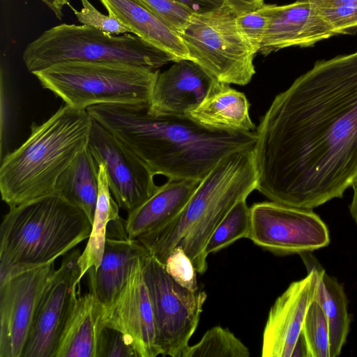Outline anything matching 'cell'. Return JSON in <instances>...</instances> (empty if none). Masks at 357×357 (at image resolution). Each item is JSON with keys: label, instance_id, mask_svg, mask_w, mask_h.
Returning <instances> with one entry per match:
<instances>
[{"label": "cell", "instance_id": "37", "mask_svg": "<svg viewBox=\"0 0 357 357\" xmlns=\"http://www.w3.org/2000/svg\"><path fill=\"white\" fill-rule=\"evenodd\" d=\"M43 1L54 14L56 17L61 20L63 16V10L65 6H70V0H40Z\"/></svg>", "mask_w": 357, "mask_h": 357}, {"label": "cell", "instance_id": "24", "mask_svg": "<svg viewBox=\"0 0 357 357\" xmlns=\"http://www.w3.org/2000/svg\"><path fill=\"white\" fill-rule=\"evenodd\" d=\"M314 264L318 275L315 300L321 304L328 319L330 357H337L340 355L350 331L348 300L343 284L329 275L314 257Z\"/></svg>", "mask_w": 357, "mask_h": 357}, {"label": "cell", "instance_id": "18", "mask_svg": "<svg viewBox=\"0 0 357 357\" xmlns=\"http://www.w3.org/2000/svg\"><path fill=\"white\" fill-rule=\"evenodd\" d=\"M147 251L137 238H130L126 219L119 216L110 221L100 264L86 273L90 291L105 306L110 305L125 284L135 259Z\"/></svg>", "mask_w": 357, "mask_h": 357}, {"label": "cell", "instance_id": "34", "mask_svg": "<svg viewBox=\"0 0 357 357\" xmlns=\"http://www.w3.org/2000/svg\"><path fill=\"white\" fill-rule=\"evenodd\" d=\"M97 357H137V355L121 332L105 326L100 336Z\"/></svg>", "mask_w": 357, "mask_h": 357}, {"label": "cell", "instance_id": "10", "mask_svg": "<svg viewBox=\"0 0 357 357\" xmlns=\"http://www.w3.org/2000/svg\"><path fill=\"white\" fill-rule=\"evenodd\" d=\"M248 238L277 255L312 252L328 246V227L312 209L292 207L272 201L250 207Z\"/></svg>", "mask_w": 357, "mask_h": 357}, {"label": "cell", "instance_id": "3", "mask_svg": "<svg viewBox=\"0 0 357 357\" xmlns=\"http://www.w3.org/2000/svg\"><path fill=\"white\" fill-rule=\"evenodd\" d=\"M256 188L253 149L232 153L199 183L176 216L137 239L162 265L172 250L181 246L197 273L203 274L207 269L206 247L213 231L231 208Z\"/></svg>", "mask_w": 357, "mask_h": 357}, {"label": "cell", "instance_id": "25", "mask_svg": "<svg viewBox=\"0 0 357 357\" xmlns=\"http://www.w3.org/2000/svg\"><path fill=\"white\" fill-rule=\"evenodd\" d=\"M98 165V195L91 231L78 259L81 280L91 267L97 269L100 266L108 224L120 216L119 206L109 189L105 167L102 163Z\"/></svg>", "mask_w": 357, "mask_h": 357}, {"label": "cell", "instance_id": "32", "mask_svg": "<svg viewBox=\"0 0 357 357\" xmlns=\"http://www.w3.org/2000/svg\"><path fill=\"white\" fill-rule=\"evenodd\" d=\"M79 10L69 6L77 20L83 25L90 26L111 35L130 33L120 21L109 15H105L97 10L89 0H80Z\"/></svg>", "mask_w": 357, "mask_h": 357}, {"label": "cell", "instance_id": "38", "mask_svg": "<svg viewBox=\"0 0 357 357\" xmlns=\"http://www.w3.org/2000/svg\"><path fill=\"white\" fill-rule=\"evenodd\" d=\"M318 6H330L349 3H357V0H308Z\"/></svg>", "mask_w": 357, "mask_h": 357}, {"label": "cell", "instance_id": "30", "mask_svg": "<svg viewBox=\"0 0 357 357\" xmlns=\"http://www.w3.org/2000/svg\"><path fill=\"white\" fill-rule=\"evenodd\" d=\"M271 15V4H264L256 10L236 17L241 31L257 53L268 29Z\"/></svg>", "mask_w": 357, "mask_h": 357}, {"label": "cell", "instance_id": "36", "mask_svg": "<svg viewBox=\"0 0 357 357\" xmlns=\"http://www.w3.org/2000/svg\"><path fill=\"white\" fill-rule=\"evenodd\" d=\"M185 4L193 12L199 13L218 7L223 3L219 0H176Z\"/></svg>", "mask_w": 357, "mask_h": 357}, {"label": "cell", "instance_id": "35", "mask_svg": "<svg viewBox=\"0 0 357 357\" xmlns=\"http://www.w3.org/2000/svg\"><path fill=\"white\" fill-rule=\"evenodd\" d=\"M227 3L237 16L252 11L264 4V0H219Z\"/></svg>", "mask_w": 357, "mask_h": 357}, {"label": "cell", "instance_id": "27", "mask_svg": "<svg viewBox=\"0 0 357 357\" xmlns=\"http://www.w3.org/2000/svg\"><path fill=\"white\" fill-rule=\"evenodd\" d=\"M251 226L250 208L246 199H242L231 208L213 231L206 247V254L216 252L240 238H248Z\"/></svg>", "mask_w": 357, "mask_h": 357}, {"label": "cell", "instance_id": "11", "mask_svg": "<svg viewBox=\"0 0 357 357\" xmlns=\"http://www.w3.org/2000/svg\"><path fill=\"white\" fill-rule=\"evenodd\" d=\"M79 249L63 255L47 281L22 357H54L68 318L79 296Z\"/></svg>", "mask_w": 357, "mask_h": 357}, {"label": "cell", "instance_id": "1", "mask_svg": "<svg viewBox=\"0 0 357 357\" xmlns=\"http://www.w3.org/2000/svg\"><path fill=\"white\" fill-rule=\"evenodd\" d=\"M253 148L257 188L313 209L357 183V50L317 61L278 94Z\"/></svg>", "mask_w": 357, "mask_h": 357}, {"label": "cell", "instance_id": "19", "mask_svg": "<svg viewBox=\"0 0 357 357\" xmlns=\"http://www.w3.org/2000/svg\"><path fill=\"white\" fill-rule=\"evenodd\" d=\"M108 15L144 40L170 55L174 62L190 60L181 37L146 8L138 0H100Z\"/></svg>", "mask_w": 357, "mask_h": 357}, {"label": "cell", "instance_id": "39", "mask_svg": "<svg viewBox=\"0 0 357 357\" xmlns=\"http://www.w3.org/2000/svg\"><path fill=\"white\" fill-rule=\"evenodd\" d=\"M349 209L352 219L357 225V183L354 187V195Z\"/></svg>", "mask_w": 357, "mask_h": 357}, {"label": "cell", "instance_id": "13", "mask_svg": "<svg viewBox=\"0 0 357 357\" xmlns=\"http://www.w3.org/2000/svg\"><path fill=\"white\" fill-rule=\"evenodd\" d=\"M54 261L0 282V357H22Z\"/></svg>", "mask_w": 357, "mask_h": 357}, {"label": "cell", "instance_id": "15", "mask_svg": "<svg viewBox=\"0 0 357 357\" xmlns=\"http://www.w3.org/2000/svg\"><path fill=\"white\" fill-rule=\"evenodd\" d=\"M307 275L291 282L271 306L262 340L263 357H291L310 303L315 300L318 275L310 252L299 255Z\"/></svg>", "mask_w": 357, "mask_h": 357}, {"label": "cell", "instance_id": "8", "mask_svg": "<svg viewBox=\"0 0 357 357\" xmlns=\"http://www.w3.org/2000/svg\"><path fill=\"white\" fill-rule=\"evenodd\" d=\"M236 17L226 3L194 12L181 36L190 61L218 82L244 86L256 73L257 52L241 31Z\"/></svg>", "mask_w": 357, "mask_h": 357}, {"label": "cell", "instance_id": "29", "mask_svg": "<svg viewBox=\"0 0 357 357\" xmlns=\"http://www.w3.org/2000/svg\"><path fill=\"white\" fill-rule=\"evenodd\" d=\"M146 8L180 35L194 13L176 0H138Z\"/></svg>", "mask_w": 357, "mask_h": 357}, {"label": "cell", "instance_id": "5", "mask_svg": "<svg viewBox=\"0 0 357 357\" xmlns=\"http://www.w3.org/2000/svg\"><path fill=\"white\" fill-rule=\"evenodd\" d=\"M92 223L53 194L10 208L0 226V282L49 264L88 239Z\"/></svg>", "mask_w": 357, "mask_h": 357}, {"label": "cell", "instance_id": "26", "mask_svg": "<svg viewBox=\"0 0 357 357\" xmlns=\"http://www.w3.org/2000/svg\"><path fill=\"white\" fill-rule=\"evenodd\" d=\"M248 348L228 328L217 326L208 330L201 340L188 346L181 357H248Z\"/></svg>", "mask_w": 357, "mask_h": 357}, {"label": "cell", "instance_id": "16", "mask_svg": "<svg viewBox=\"0 0 357 357\" xmlns=\"http://www.w3.org/2000/svg\"><path fill=\"white\" fill-rule=\"evenodd\" d=\"M336 35L313 2L271 4L270 25L259 52L267 56L286 47H310Z\"/></svg>", "mask_w": 357, "mask_h": 357}, {"label": "cell", "instance_id": "33", "mask_svg": "<svg viewBox=\"0 0 357 357\" xmlns=\"http://www.w3.org/2000/svg\"><path fill=\"white\" fill-rule=\"evenodd\" d=\"M317 6L337 35L357 33V3Z\"/></svg>", "mask_w": 357, "mask_h": 357}, {"label": "cell", "instance_id": "28", "mask_svg": "<svg viewBox=\"0 0 357 357\" xmlns=\"http://www.w3.org/2000/svg\"><path fill=\"white\" fill-rule=\"evenodd\" d=\"M301 334L307 357H330L328 319L317 300L313 301L307 309Z\"/></svg>", "mask_w": 357, "mask_h": 357}, {"label": "cell", "instance_id": "22", "mask_svg": "<svg viewBox=\"0 0 357 357\" xmlns=\"http://www.w3.org/2000/svg\"><path fill=\"white\" fill-rule=\"evenodd\" d=\"M229 84L216 81L202 102L188 116L208 128L229 132H255L245 95Z\"/></svg>", "mask_w": 357, "mask_h": 357}, {"label": "cell", "instance_id": "23", "mask_svg": "<svg viewBox=\"0 0 357 357\" xmlns=\"http://www.w3.org/2000/svg\"><path fill=\"white\" fill-rule=\"evenodd\" d=\"M99 165L89 147L59 178L54 194L81 208L93 222L98 195Z\"/></svg>", "mask_w": 357, "mask_h": 357}, {"label": "cell", "instance_id": "14", "mask_svg": "<svg viewBox=\"0 0 357 357\" xmlns=\"http://www.w3.org/2000/svg\"><path fill=\"white\" fill-rule=\"evenodd\" d=\"M137 257L127 280L113 302L105 307L106 326L121 332L137 357L161 355L155 319L144 277V259Z\"/></svg>", "mask_w": 357, "mask_h": 357}, {"label": "cell", "instance_id": "4", "mask_svg": "<svg viewBox=\"0 0 357 357\" xmlns=\"http://www.w3.org/2000/svg\"><path fill=\"white\" fill-rule=\"evenodd\" d=\"M93 119L86 109L65 104L26 140L1 160L0 192L9 206L54 194L66 169L89 144Z\"/></svg>", "mask_w": 357, "mask_h": 357}, {"label": "cell", "instance_id": "12", "mask_svg": "<svg viewBox=\"0 0 357 357\" xmlns=\"http://www.w3.org/2000/svg\"><path fill=\"white\" fill-rule=\"evenodd\" d=\"M88 147L105 167L111 193L119 208L130 212L156 190L154 174L115 135L93 119Z\"/></svg>", "mask_w": 357, "mask_h": 357}, {"label": "cell", "instance_id": "31", "mask_svg": "<svg viewBox=\"0 0 357 357\" xmlns=\"http://www.w3.org/2000/svg\"><path fill=\"white\" fill-rule=\"evenodd\" d=\"M164 267L180 285L191 291L199 289L197 273L192 261L181 246H176L167 258Z\"/></svg>", "mask_w": 357, "mask_h": 357}, {"label": "cell", "instance_id": "21", "mask_svg": "<svg viewBox=\"0 0 357 357\" xmlns=\"http://www.w3.org/2000/svg\"><path fill=\"white\" fill-rule=\"evenodd\" d=\"M105 307L96 295L78 297L63 331L54 357H97Z\"/></svg>", "mask_w": 357, "mask_h": 357}, {"label": "cell", "instance_id": "7", "mask_svg": "<svg viewBox=\"0 0 357 357\" xmlns=\"http://www.w3.org/2000/svg\"><path fill=\"white\" fill-rule=\"evenodd\" d=\"M31 73L68 61L121 62L158 70L173 58L132 33L111 35L94 27L63 23L45 31L22 54Z\"/></svg>", "mask_w": 357, "mask_h": 357}, {"label": "cell", "instance_id": "6", "mask_svg": "<svg viewBox=\"0 0 357 357\" xmlns=\"http://www.w3.org/2000/svg\"><path fill=\"white\" fill-rule=\"evenodd\" d=\"M158 73L121 62L68 61L32 74L65 104L86 109L99 105L149 107Z\"/></svg>", "mask_w": 357, "mask_h": 357}, {"label": "cell", "instance_id": "20", "mask_svg": "<svg viewBox=\"0 0 357 357\" xmlns=\"http://www.w3.org/2000/svg\"><path fill=\"white\" fill-rule=\"evenodd\" d=\"M199 183L192 180L168 179L165 183L158 186L147 200L128 212L126 227L130 238L135 239L172 220L184 208Z\"/></svg>", "mask_w": 357, "mask_h": 357}, {"label": "cell", "instance_id": "9", "mask_svg": "<svg viewBox=\"0 0 357 357\" xmlns=\"http://www.w3.org/2000/svg\"><path fill=\"white\" fill-rule=\"evenodd\" d=\"M144 277L152 303L161 355L181 357L197 328L207 294L178 284L149 251L144 259Z\"/></svg>", "mask_w": 357, "mask_h": 357}, {"label": "cell", "instance_id": "2", "mask_svg": "<svg viewBox=\"0 0 357 357\" xmlns=\"http://www.w3.org/2000/svg\"><path fill=\"white\" fill-rule=\"evenodd\" d=\"M148 107L99 105L86 109L155 175L201 182L216 165L236 152L253 149L255 132L203 126L190 117L154 115Z\"/></svg>", "mask_w": 357, "mask_h": 357}, {"label": "cell", "instance_id": "17", "mask_svg": "<svg viewBox=\"0 0 357 357\" xmlns=\"http://www.w3.org/2000/svg\"><path fill=\"white\" fill-rule=\"evenodd\" d=\"M216 81L190 60L176 61L159 72L148 112L154 115L187 116L206 98Z\"/></svg>", "mask_w": 357, "mask_h": 357}]
</instances>
